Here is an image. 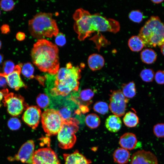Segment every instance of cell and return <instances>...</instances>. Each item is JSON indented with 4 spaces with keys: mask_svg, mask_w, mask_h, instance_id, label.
Segmentation results:
<instances>
[{
    "mask_svg": "<svg viewBox=\"0 0 164 164\" xmlns=\"http://www.w3.org/2000/svg\"><path fill=\"white\" fill-rule=\"evenodd\" d=\"M80 122L77 118L63 119L61 128L57 134L59 146L63 149L71 148L77 140L75 135L79 129Z\"/></svg>",
    "mask_w": 164,
    "mask_h": 164,
    "instance_id": "cell-6",
    "label": "cell"
},
{
    "mask_svg": "<svg viewBox=\"0 0 164 164\" xmlns=\"http://www.w3.org/2000/svg\"><path fill=\"white\" fill-rule=\"evenodd\" d=\"M114 162L119 164H125L127 163L130 157L129 152L122 148L116 149L113 154Z\"/></svg>",
    "mask_w": 164,
    "mask_h": 164,
    "instance_id": "cell-21",
    "label": "cell"
},
{
    "mask_svg": "<svg viewBox=\"0 0 164 164\" xmlns=\"http://www.w3.org/2000/svg\"><path fill=\"white\" fill-rule=\"evenodd\" d=\"M8 93V91L7 89H4L2 90H0V107L1 105V102L4 96Z\"/></svg>",
    "mask_w": 164,
    "mask_h": 164,
    "instance_id": "cell-40",
    "label": "cell"
},
{
    "mask_svg": "<svg viewBox=\"0 0 164 164\" xmlns=\"http://www.w3.org/2000/svg\"><path fill=\"white\" fill-rule=\"evenodd\" d=\"M0 13H1V12H0Z\"/></svg>",
    "mask_w": 164,
    "mask_h": 164,
    "instance_id": "cell-46",
    "label": "cell"
},
{
    "mask_svg": "<svg viewBox=\"0 0 164 164\" xmlns=\"http://www.w3.org/2000/svg\"><path fill=\"white\" fill-rule=\"evenodd\" d=\"M33 63L42 71L56 75L60 67L59 50L56 45L46 39H39L31 53Z\"/></svg>",
    "mask_w": 164,
    "mask_h": 164,
    "instance_id": "cell-3",
    "label": "cell"
},
{
    "mask_svg": "<svg viewBox=\"0 0 164 164\" xmlns=\"http://www.w3.org/2000/svg\"><path fill=\"white\" fill-rule=\"evenodd\" d=\"M153 131L155 135L158 138L164 137V123H159L153 127Z\"/></svg>",
    "mask_w": 164,
    "mask_h": 164,
    "instance_id": "cell-34",
    "label": "cell"
},
{
    "mask_svg": "<svg viewBox=\"0 0 164 164\" xmlns=\"http://www.w3.org/2000/svg\"><path fill=\"white\" fill-rule=\"evenodd\" d=\"M73 18L75 20L74 29L81 41L95 32L108 31L116 33L120 29L119 22L116 20L107 18L98 13L91 14L82 8L75 11Z\"/></svg>",
    "mask_w": 164,
    "mask_h": 164,
    "instance_id": "cell-1",
    "label": "cell"
},
{
    "mask_svg": "<svg viewBox=\"0 0 164 164\" xmlns=\"http://www.w3.org/2000/svg\"><path fill=\"white\" fill-rule=\"evenodd\" d=\"M122 92L127 98H132L136 94V89L134 82L133 81L128 83L124 84L121 86Z\"/></svg>",
    "mask_w": 164,
    "mask_h": 164,
    "instance_id": "cell-25",
    "label": "cell"
},
{
    "mask_svg": "<svg viewBox=\"0 0 164 164\" xmlns=\"http://www.w3.org/2000/svg\"><path fill=\"white\" fill-rule=\"evenodd\" d=\"M36 102L39 107L45 108L49 105L50 101L47 95L44 94H40L36 97Z\"/></svg>",
    "mask_w": 164,
    "mask_h": 164,
    "instance_id": "cell-30",
    "label": "cell"
},
{
    "mask_svg": "<svg viewBox=\"0 0 164 164\" xmlns=\"http://www.w3.org/2000/svg\"><path fill=\"white\" fill-rule=\"evenodd\" d=\"M105 126L110 132L115 133L118 132L121 128L122 123L120 118L115 115H111L106 118Z\"/></svg>",
    "mask_w": 164,
    "mask_h": 164,
    "instance_id": "cell-19",
    "label": "cell"
},
{
    "mask_svg": "<svg viewBox=\"0 0 164 164\" xmlns=\"http://www.w3.org/2000/svg\"><path fill=\"white\" fill-rule=\"evenodd\" d=\"M137 140L135 135L131 132H127L120 138L119 144L121 148L127 150H131L135 147Z\"/></svg>",
    "mask_w": 164,
    "mask_h": 164,
    "instance_id": "cell-17",
    "label": "cell"
},
{
    "mask_svg": "<svg viewBox=\"0 0 164 164\" xmlns=\"http://www.w3.org/2000/svg\"><path fill=\"white\" fill-rule=\"evenodd\" d=\"M129 164H158L156 156L150 151L138 150L132 155Z\"/></svg>",
    "mask_w": 164,
    "mask_h": 164,
    "instance_id": "cell-15",
    "label": "cell"
},
{
    "mask_svg": "<svg viewBox=\"0 0 164 164\" xmlns=\"http://www.w3.org/2000/svg\"><path fill=\"white\" fill-rule=\"evenodd\" d=\"M34 148V141L29 140L22 145L17 153L12 158H10V159L20 161L23 163L33 164V158Z\"/></svg>",
    "mask_w": 164,
    "mask_h": 164,
    "instance_id": "cell-12",
    "label": "cell"
},
{
    "mask_svg": "<svg viewBox=\"0 0 164 164\" xmlns=\"http://www.w3.org/2000/svg\"><path fill=\"white\" fill-rule=\"evenodd\" d=\"M21 64L16 65L14 70L11 73L5 75L0 72V76L5 78L7 84L11 88L18 91L26 86L21 79Z\"/></svg>",
    "mask_w": 164,
    "mask_h": 164,
    "instance_id": "cell-14",
    "label": "cell"
},
{
    "mask_svg": "<svg viewBox=\"0 0 164 164\" xmlns=\"http://www.w3.org/2000/svg\"><path fill=\"white\" fill-rule=\"evenodd\" d=\"M2 101L9 113L13 116L21 114L29 107L23 97L12 92L6 94Z\"/></svg>",
    "mask_w": 164,
    "mask_h": 164,
    "instance_id": "cell-9",
    "label": "cell"
},
{
    "mask_svg": "<svg viewBox=\"0 0 164 164\" xmlns=\"http://www.w3.org/2000/svg\"><path fill=\"white\" fill-rule=\"evenodd\" d=\"M151 1L153 3H156V4H159V3H161L162 2H163V1L162 0H151Z\"/></svg>",
    "mask_w": 164,
    "mask_h": 164,
    "instance_id": "cell-42",
    "label": "cell"
},
{
    "mask_svg": "<svg viewBox=\"0 0 164 164\" xmlns=\"http://www.w3.org/2000/svg\"><path fill=\"white\" fill-rule=\"evenodd\" d=\"M3 59V56L2 54H0V64L2 63Z\"/></svg>",
    "mask_w": 164,
    "mask_h": 164,
    "instance_id": "cell-44",
    "label": "cell"
},
{
    "mask_svg": "<svg viewBox=\"0 0 164 164\" xmlns=\"http://www.w3.org/2000/svg\"><path fill=\"white\" fill-rule=\"evenodd\" d=\"M55 42L59 46H63L66 43V39L64 35L62 33H59L56 36Z\"/></svg>",
    "mask_w": 164,
    "mask_h": 164,
    "instance_id": "cell-36",
    "label": "cell"
},
{
    "mask_svg": "<svg viewBox=\"0 0 164 164\" xmlns=\"http://www.w3.org/2000/svg\"><path fill=\"white\" fill-rule=\"evenodd\" d=\"M41 111L37 106L28 107L25 110L22 117L23 121L33 129L38 126Z\"/></svg>",
    "mask_w": 164,
    "mask_h": 164,
    "instance_id": "cell-13",
    "label": "cell"
},
{
    "mask_svg": "<svg viewBox=\"0 0 164 164\" xmlns=\"http://www.w3.org/2000/svg\"><path fill=\"white\" fill-rule=\"evenodd\" d=\"M128 44L131 50L134 52L140 51L144 46L143 40L138 36H132L128 40Z\"/></svg>",
    "mask_w": 164,
    "mask_h": 164,
    "instance_id": "cell-24",
    "label": "cell"
},
{
    "mask_svg": "<svg viewBox=\"0 0 164 164\" xmlns=\"http://www.w3.org/2000/svg\"><path fill=\"white\" fill-rule=\"evenodd\" d=\"M109 108L111 112L118 117L124 115L128 102L121 90H114L110 95Z\"/></svg>",
    "mask_w": 164,
    "mask_h": 164,
    "instance_id": "cell-10",
    "label": "cell"
},
{
    "mask_svg": "<svg viewBox=\"0 0 164 164\" xmlns=\"http://www.w3.org/2000/svg\"><path fill=\"white\" fill-rule=\"evenodd\" d=\"M81 70L78 66H74L68 63L66 67L59 69L55 75L46 77L47 93L51 97H67L78 91Z\"/></svg>",
    "mask_w": 164,
    "mask_h": 164,
    "instance_id": "cell-2",
    "label": "cell"
},
{
    "mask_svg": "<svg viewBox=\"0 0 164 164\" xmlns=\"http://www.w3.org/2000/svg\"><path fill=\"white\" fill-rule=\"evenodd\" d=\"M1 30L2 33L6 34L9 32L10 28L8 25L4 24L1 27Z\"/></svg>",
    "mask_w": 164,
    "mask_h": 164,
    "instance_id": "cell-38",
    "label": "cell"
},
{
    "mask_svg": "<svg viewBox=\"0 0 164 164\" xmlns=\"http://www.w3.org/2000/svg\"><path fill=\"white\" fill-rule=\"evenodd\" d=\"M141 79L146 82H152L155 77V73L151 69H145L142 70L140 74Z\"/></svg>",
    "mask_w": 164,
    "mask_h": 164,
    "instance_id": "cell-28",
    "label": "cell"
},
{
    "mask_svg": "<svg viewBox=\"0 0 164 164\" xmlns=\"http://www.w3.org/2000/svg\"><path fill=\"white\" fill-rule=\"evenodd\" d=\"M41 116L42 127L46 135L50 136L57 134L63 120L58 111L53 108L47 109Z\"/></svg>",
    "mask_w": 164,
    "mask_h": 164,
    "instance_id": "cell-8",
    "label": "cell"
},
{
    "mask_svg": "<svg viewBox=\"0 0 164 164\" xmlns=\"http://www.w3.org/2000/svg\"><path fill=\"white\" fill-rule=\"evenodd\" d=\"M0 6L3 10L9 11L12 10L14 7L15 3L12 0H3L0 1Z\"/></svg>",
    "mask_w": 164,
    "mask_h": 164,
    "instance_id": "cell-35",
    "label": "cell"
},
{
    "mask_svg": "<svg viewBox=\"0 0 164 164\" xmlns=\"http://www.w3.org/2000/svg\"><path fill=\"white\" fill-rule=\"evenodd\" d=\"M7 84L5 78L0 76V87L5 88Z\"/></svg>",
    "mask_w": 164,
    "mask_h": 164,
    "instance_id": "cell-41",
    "label": "cell"
},
{
    "mask_svg": "<svg viewBox=\"0 0 164 164\" xmlns=\"http://www.w3.org/2000/svg\"><path fill=\"white\" fill-rule=\"evenodd\" d=\"M2 46V43L1 41L0 40V49H1Z\"/></svg>",
    "mask_w": 164,
    "mask_h": 164,
    "instance_id": "cell-45",
    "label": "cell"
},
{
    "mask_svg": "<svg viewBox=\"0 0 164 164\" xmlns=\"http://www.w3.org/2000/svg\"><path fill=\"white\" fill-rule=\"evenodd\" d=\"M155 79L156 82L158 84H164V71L159 70L157 71L155 75Z\"/></svg>",
    "mask_w": 164,
    "mask_h": 164,
    "instance_id": "cell-37",
    "label": "cell"
},
{
    "mask_svg": "<svg viewBox=\"0 0 164 164\" xmlns=\"http://www.w3.org/2000/svg\"><path fill=\"white\" fill-rule=\"evenodd\" d=\"M9 128L12 131H16L19 129L21 126L20 121L16 117L10 118L7 122Z\"/></svg>",
    "mask_w": 164,
    "mask_h": 164,
    "instance_id": "cell-31",
    "label": "cell"
},
{
    "mask_svg": "<svg viewBox=\"0 0 164 164\" xmlns=\"http://www.w3.org/2000/svg\"><path fill=\"white\" fill-rule=\"evenodd\" d=\"M138 36L144 46L160 47L164 44V24L158 17L152 16L141 28Z\"/></svg>",
    "mask_w": 164,
    "mask_h": 164,
    "instance_id": "cell-5",
    "label": "cell"
},
{
    "mask_svg": "<svg viewBox=\"0 0 164 164\" xmlns=\"http://www.w3.org/2000/svg\"><path fill=\"white\" fill-rule=\"evenodd\" d=\"M29 32L34 38L41 39L44 37L56 36L59 29L53 14L40 12L37 13L29 22Z\"/></svg>",
    "mask_w": 164,
    "mask_h": 164,
    "instance_id": "cell-4",
    "label": "cell"
},
{
    "mask_svg": "<svg viewBox=\"0 0 164 164\" xmlns=\"http://www.w3.org/2000/svg\"><path fill=\"white\" fill-rule=\"evenodd\" d=\"M160 48L161 52L163 55H164V44L160 46Z\"/></svg>",
    "mask_w": 164,
    "mask_h": 164,
    "instance_id": "cell-43",
    "label": "cell"
},
{
    "mask_svg": "<svg viewBox=\"0 0 164 164\" xmlns=\"http://www.w3.org/2000/svg\"><path fill=\"white\" fill-rule=\"evenodd\" d=\"M66 97H53L52 108L57 111L63 119L74 118L73 116L75 115H80L81 112L78 104L69 96Z\"/></svg>",
    "mask_w": 164,
    "mask_h": 164,
    "instance_id": "cell-7",
    "label": "cell"
},
{
    "mask_svg": "<svg viewBox=\"0 0 164 164\" xmlns=\"http://www.w3.org/2000/svg\"><path fill=\"white\" fill-rule=\"evenodd\" d=\"M141 58L144 63L150 64L153 63L157 58V55L155 51L151 49H146L141 53Z\"/></svg>",
    "mask_w": 164,
    "mask_h": 164,
    "instance_id": "cell-22",
    "label": "cell"
},
{
    "mask_svg": "<svg viewBox=\"0 0 164 164\" xmlns=\"http://www.w3.org/2000/svg\"><path fill=\"white\" fill-rule=\"evenodd\" d=\"M85 122L87 126L91 129L97 128L100 125L101 121L99 116L94 113L87 115L85 118Z\"/></svg>",
    "mask_w": 164,
    "mask_h": 164,
    "instance_id": "cell-26",
    "label": "cell"
},
{
    "mask_svg": "<svg viewBox=\"0 0 164 164\" xmlns=\"http://www.w3.org/2000/svg\"><path fill=\"white\" fill-rule=\"evenodd\" d=\"M88 64L91 70L96 71L100 70L103 67L104 64V60L101 55L94 53L89 56Z\"/></svg>",
    "mask_w": 164,
    "mask_h": 164,
    "instance_id": "cell-20",
    "label": "cell"
},
{
    "mask_svg": "<svg viewBox=\"0 0 164 164\" xmlns=\"http://www.w3.org/2000/svg\"><path fill=\"white\" fill-rule=\"evenodd\" d=\"M15 66L14 63L11 60L5 61L3 64V73L5 75L11 73L14 70Z\"/></svg>",
    "mask_w": 164,
    "mask_h": 164,
    "instance_id": "cell-32",
    "label": "cell"
},
{
    "mask_svg": "<svg viewBox=\"0 0 164 164\" xmlns=\"http://www.w3.org/2000/svg\"><path fill=\"white\" fill-rule=\"evenodd\" d=\"M94 95V92L90 89H87L81 91L78 96L74 93L71 94V96L77 102L80 106V102H83L87 106L92 102L91 101Z\"/></svg>",
    "mask_w": 164,
    "mask_h": 164,
    "instance_id": "cell-18",
    "label": "cell"
},
{
    "mask_svg": "<svg viewBox=\"0 0 164 164\" xmlns=\"http://www.w3.org/2000/svg\"><path fill=\"white\" fill-rule=\"evenodd\" d=\"M123 120L125 125L130 128L136 127L139 123V118L137 115L131 111L126 113Z\"/></svg>",
    "mask_w": 164,
    "mask_h": 164,
    "instance_id": "cell-23",
    "label": "cell"
},
{
    "mask_svg": "<svg viewBox=\"0 0 164 164\" xmlns=\"http://www.w3.org/2000/svg\"><path fill=\"white\" fill-rule=\"evenodd\" d=\"M34 71V67L31 63L28 62L23 65L21 64V73L25 77L28 78H33Z\"/></svg>",
    "mask_w": 164,
    "mask_h": 164,
    "instance_id": "cell-27",
    "label": "cell"
},
{
    "mask_svg": "<svg viewBox=\"0 0 164 164\" xmlns=\"http://www.w3.org/2000/svg\"><path fill=\"white\" fill-rule=\"evenodd\" d=\"M128 16L132 21L137 23L142 22L143 18L142 13L139 10H132L129 13Z\"/></svg>",
    "mask_w": 164,
    "mask_h": 164,
    "instance_id": "cell-33",
    "label": "cell"
},
{
    "mask_svg": "<svg viewBox=\"0 0 164 164\" xmlns=\"http://www.w3.org/2000/svg\"><path fill=\"white\" fill-rule=\"evenodd\" d=\"M63 156L65 164H90L91 163V160L87 159L78 150L70 154H64Z\"/></svg>",
    "mask_w": 164,
    "mask_h": 164,
    "instance_id": "cell-16",
    "label": "cell"
},
{
    "mask_svg": "<svg viewBox=\"0 0 164 164\" xmlns=\"http://www.w3.org/2000/svg\"><path fill=\"white\" fill-rule=\"evenodd\" d=\"M16 37L18 40L22 41L25 39V35L24 33L19 32L17 33L16 35Z\"/></svg>",
    "mask_w": 164,
    "mask_h": 164,
    "instance_id": "cell-39",
    "label": "cell"
},
{
    "mask_svg": "<svg viewBox=\"0 0 164 164\" xmlns=\"http://www.w3.org/2000/svg\"><path fill=\"white\" fill-rule=\"evenodd\" d=\"M94 110L101 114H107L108 111V106L105 102L98 101L94 104L93 107Z\"/></svg>",
    "mask_w": 164,
    "mask_h": 164,
    "instance_id": "cell-29",
    "label": "cell"
},
{
    "mask_svg": "<svg viewBox=\"0 0 164 164\" xmlns=\"http://www.w3.org/2000/svg\"><path fill=\"white\" fill-rule=\"evenodd\" d=\"M33 164H61L57 155L51 149L41 148L34 152Z\"/></svg>",
    "mask_w": 164,
    "mask_h": 164,
    "instance_id": "cell-11",
    "label": "cell"
}]
</instances>
